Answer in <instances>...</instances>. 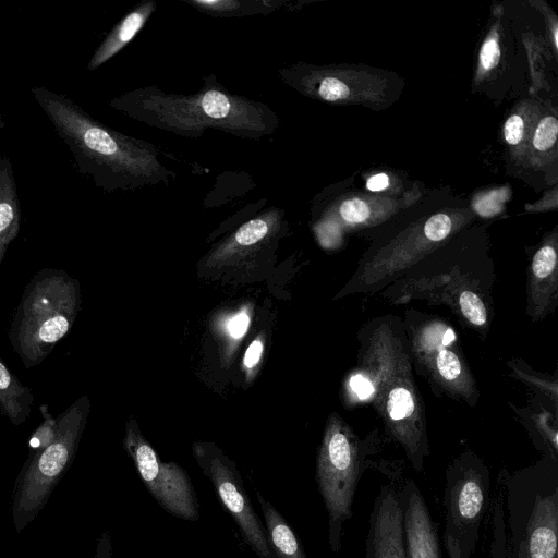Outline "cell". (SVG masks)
Wrapping results in <instances>:
<instances>
[{
	"mask_svg": "<svg viewBox=\"0 0 558 558\" xmlns=\"http://www.w3.org/2000/svg\"><path fill=\"white\" fill-rule=\"evenodd\" d=\"M31 93L73 155L77 172L102 191L168 185L177 177L153 144L110 129L64 94L41 86Z\"/></svg>",
	"mask_w": 558,
	"mask_h": 558,
	"instance_id": "6da1fadb",
	"label": "cell"
},
{
	"mask_svg": "<svg viewBox=\"0 0 558 558\" xmlns=\"http://www.w3.org/2000/svg\"><path fill=\"white\" fill-rule=\"evenodd\" d=\"M357 342L356 367L371 383L369 402L388 436L422 472L429 456L427 418L402 318L386 314L367 320L357 331Z\"/></svg>",
	"mask_w": 558,
	"mask_h": 558,
	"instance_id": "7a4b0ae2",
	"label": "cell"
},
{
	"mask_svg": "<svg viewBox=\"0 0 558 558\" xmlns=\"http://www.w3.org/2000/svg\"><path fill=\"white\" fill-rule=\"evenodd\" d=\"M109 106L148 126L189 138L213 130L256 141L272 134L279 125L267 105L231 94L215 75L206 77L195 94L166 93L147 86L110 99Z\"/></svg>",
	"mask_w": 558,
	"mask_h": 558,
	"instance_id": "3957f363",
	"label": "cell"
},
{
	"mask_svg": "<svg viewBox=\"0 0 558 558\" xmlns=\"http://www.w3.org/2000/svg\"><path fill=\"white\" fill-rule=\"evenodd\" d=\"M495 282L496 270L485 252L441 247L432 251L377 294L392 305L411 301L445 305L461 325L485 339L494 318Z\"/></svg>",
	"mask_w": 558,
	"mask_h": 558,
	"instance_id": "277c9868",
	"label": "cell"
},
{
	"mask_svg": "<svg viewBox=\"0 0 558 558\" xmlns=\"http://www.w3.org/2000/svg\"><path fill=\"white\" fill-rule=\"evenodd\" d=\"M496 488L489 558H558V460L502 471Z\"/></svg>",
	"mask_w": 558,
	"mask_h": 558,
	"instance_id": "5b68a950",
	"label": "cell"
},
{
	"mask_svg": "<svg viewBox=\"0 0 558 558\" xmlns=\"http://www.w3.org/2000/svg\"><path fill=\"white\" fill-rule=\"evenodd\" d=\"M80 308V282L68 272L45 268L33 276L9 331L10 343L26 368L44 362L69 333Z\"/></svg>",
	"mask_w": 558,
	"mask_h": 558,
	"instance_id": "8992f818",
	"label": "cell"
},
{
	"mask_svg": "<svg viewBox=\"0 0 558 558\" xmlns=\"http://www.w3.org/2000/svg\"><path fill=\"white\" fill-rule=\"evenodd\" d=\"M403 328L413 368L437 397H448L475 407L480 391L452 326L442 317L410 307Z\"/></svg>",
	"mask_w": 558,
	"mask_h": 558,
	"instance_id": "52a82bcc",
	"label": "cell"
},
{
	"mask_svg": "<svg viewBox=\"0 0 558 558\" xmlns=\"http://www.w3.org/2000/svg\"><path fill=\"white\" fill-rule=\"evenodd\" d=\"M368 448L337 413L329 415L316 460V483L328 514V543L333 553L341 548L344 523L352 506Z\"/></svg>",
	"mask_w": 558,
	"mask_h": 558,
	"instance_id": "ba28073f",
	"label": "cell"
},
{
	"mask_svg": "<svg viewBox=\"0 0 558 558\" xmlns=\"http://www.w3.org/2000/svg\"><path fill=\"white\" fill-rule=\"evenodd\" d=\"M89 400L83 396L59 414L54 439L28 457L16 478L12 498L15 531L21 533L46 505L50 494L75 457L86 425Z\"/></svg>",
	"mask_w": 558,
	"mask_h": 558,
	"instance_id": "9c48e42d",
	"label": "cell"
},
{
	"mask_svg": "<svg viewBox=\"0 0 558 558\" xmlns=\"http://www.w3.org/2000/svg\"><path fill=\"white\" fill-rule=\"evenodd\" d=\"M445 532L460 553L471 558L489 505V470L473 451L454 458L445 472Z\"/></svg>",
	"mask_w": 558,
	"mask_h": 558,
	"instance_id": "30bf717a",
	"label": "cell"
},
{
	"mask_svg": "<svg viewBox=\"0 0 558 558\" xmlns=\"http://www.w3.org/2000/svg\"><path fill=\"white\" fill-rule=\"evenodd\" d=\"M123 446L150 495L168 513L198 521L199 502L189 474L175 462H163L154 448L129 424Z\"/></svg>",
	"mask_w": 558,
	"mask_h": 558,
	"instance_id": "8fae6325",
	"label": "cell"
},
{
	"mask_svg": "<svg viewBox=\"0 0 558 558\" xmlns=\"http://www.w3.org/2000/svg\"><path fill=\"white\" fill-rule=\"evenodd\" d=\"M194 454L220 501L238 524L245 543L259 558H276L266 529L252 507L235 464L215 448L196 446Z\"/></svg>",
	"mask_w": 558,
	"mask_h": 558,
	"instance_id": "7c38bea8",
	"label": "cell"
},
{
	"mask_svg": "<svg viewBox=\"0 0 558 558\" xmlns=\"http://www.w3.org/2000/svg\"><path fill=\"white\" fill-rule=\"evenodd\" d=\"M365 558H407L399 492L392 484L381 485L375 498Z\"/></svg>",
	"mask_w": 558,
	"mask_h": 558,
	"instance_id": "4fadbf2b",
	"label": "cell"
},
{
	"mask_svg": "<svg viewBox=\"0 0 558 558\" xmlns=\"http://www.w3.org/2000/svg\"><path fill=\"white\" fill-rule=\"evenodd\" d=\"M398 492L407 558H440L437 529L418 486L409 478Z\"/></svg>",
	"mask_w": 558,
	"mask_h": 558,
	"instance_id": "5bb4252c",
	"label": "cell"
},
{
	"mask_svg": "<svg viewBox=\"0 0 558 558\" xmlns=\"http://www.w3.org/2000/svg\"><path fill=\"white\" fill-rule=\"evenodd\" d=\"M558 306V252L555 242H546L533 254L527 270V317L544 320Z\"/></svg>",
	"mask_w": 558,
	"mask_h": 558,
	"instance_id": "9a60e30c",
	"label": "cell"
},
{
	"mask_svg": "<svg viewBox=\"0 0 558 558\" xmlns=\"http://www.w3.org/2000/svg\"><path fill=\"white\" fill-rule=\"evenodd\" d=\"M156 10L155 1H143L125 14L107 34L87 63L95 71L120 52L144 27Z\"/></svg>",
	"mask_w": 558,
	"mask_h": 558,
	"instance_id": "2e32d148",
	"label": "cell"
},
{
	"mask_svg": "<svg viewBox=\"0 0 558 558\" xmlns=\"http://www.w3.org/2000/svg\"><path fill=\"white\" fill-rule=\"evenodd\" d=\"M21 226V206L11 160L0 157V266Z\"/></svg>",
	"mask_w": 558,
	"mask_h": 558,
	"instance_id": "e0dca14e",
	"label": "cell"
},
{
	"mask_svg": "<svg viewBox=\"0 0 558 558\" xmlns=\"http://www.w3.org/2000/svg\"><path fill=\"white\" fill-rule=\"evenodd\" d=\"M266 532L276 558H307L302 544L282 514L256 490Z\"/></svg>",
	"mask_w": 558,
	"mask_h": 558,
	"instance_id": "ac0fdd59",
	"label": "cell"
},
{
	"mask_svg": "<svg viewBox=\"0 0 558 558\" xmlns=\"http://www.w3.org/2000/svg\"><path fill=\"white\" fill-rule=\"evenodd\" d=\"M34 396L28 387L0 359V409L13 425H22L29 417Z\"/></svg>",
	"mask_w": 558,
	"mask_h": 558,
	"instance_id": "d6986e66",
	"label": "cell"
},
{
	"mask_svg": "<svg viewBox=\"0 0 558 558\" xmlns=\"http://www.w3.org/2000/svg\"><path fill=\"white\" fill-rule=\"evenodd\" d=\"M280 220V213L277 209H272L257 218L246 221L235 231L222 248L218 250L216 256L221 257L222 255L235 252L239 247H247L257 244L275 230V227L279 225Z\"/></svg>",
	"mask_w": 558,
	"mask_h": 558,
	"instance_id": "ffe728a7",
	"label": "cell"
},
{
	"mask_svg": "<svg viewBox=\"0 0 558 558\" xmlns=\"http://www.w3.org/2000/svg\"><path fill=\"white\" fill-rule=\"evenodd\" d=\"M196 10L216 16H245L255 13H269L281 8L283 1H239V0H189Z\"/></svg>",
	"mask_w": 558,
	"mask_h": 558,
	"instance_id": "44dd1931",
	"label": "cell"
},
{
	"mask_svg": "<svg viewBox=\"0 0 558 558\" xmlns=\"http://www.w3.org/2000/svg\"><path fill=\"white\" fill-rule=\"evenodd\" d=\"M513 410L518 415L524 416L522 422L530 425L527 428L533 432L534 439L539 441V450L544 456L558 460L557 421L554 414L542 407L538 410H518L517 408Z\"/></svg>",
	"mask_w": 558,
	"mask_h": 558,
	"instance_id": "7402d4cb",
	"label": "cell"
},
{
	"mask_svg": "<svg viewBox=\"0 0 558 558\" xmlns=\"http://www.w3.org/2000/svg\"><path fill=\"white\" fill-rule=\"evenodd\" d=\"M507 365L519 380L525 383L527 386L546 397L557 409L558 393L556 378L550 379L549 376L536 373L524 362L517 359L508 361Z\"/></svg>",
	"mask_w": 558,
	"mask_h": 558,
	"instance_id": "603a6c76",
	"label": "cell"
},
{
	"mask_svg": "<svg viewBox=\"0 0 558 558\" xmlns=\"http://www.w3.org/2000/svg\"><path fill=\"white\" fill-rule=\"evenodd\" d=\"M39 410L43 415V422L33 432L29 438L28 457H32L46 448L54 439L58 432L59 420L50 414L47 404H41Z\"/></svg>",
	"mask_w": 558,
	"mask_h": 558,
	"instance_id": "cb8c5ba5",
	"label": "cell"
},
{
	"mask_svg": "<svg viewBox=\"0 0 558 558\" xmlns=\"http://www.w3.org/2000/svg\"><path fill=\"white\" fill-rule=\"evenodd\" d=\"M558 121L554 117H545L535 130L533 145L537 150L549 149L557 140Z\"/></svg>",
	"mask_w": 558,
	"mask_h": 558,
	"instance_id": "d4e9b609",
	"label": "cell"
},
{
	"mask_svg": "<svg viewBox=\"0 0 558 558\" xmlns=\"http://www.w3.org/2000/svg\"><path fill=\"white\" fill-rule=\"evenodd\" d=\"M452 228V220L446 214H436L424 223L426 236L437 244L444 242L450 235Z\"/></svg>",
	"mask_w": 558,
	"mask_h": 558,
	"instance_id": "484cf974",
	"label": "cell"
},
{
	"mask_svg": "<svg viewBox=\"0 0 558 558\" xmlns=\"http://www.w3.org/2000/svg\"><path fill=\"white\" fill-rule=\"evenodd\" d=\"M316 93L326 101H337L345 98L350 89L341 80L333 76H324L317 82Z\"/></svg>",
	"mask_w": 558,
	"mask_h": 558,
	"instance_id": "4316f807",
	"label": "cell"
},
{
	"mask_svg": "<svg viewBox=\"0 0 558 558\" xmlns=\"http://www.w3.org/2000/svg\"><path fill=\"white\" fill-rule=\"evenodd\" d=\"M339 213L342 219L350 223H361L366 221L369 217L368 206L357 198L343 202L340 206Z\"/></svg>",
	"mask_w": 558,
	"mask_h": 558,
	"instance_id": "83f0119b",
	"label": "cell"
},
{
	"mask_svg": "<svg viewBox=\"0 0 558 558\" xmlns=\"http://www.w3.org/2000/svg\"><path fill=\"white\" fill-rule=\"evenodd\" d=\"M500 58V49L498 43L494 38L487 39L482 46L480 60L483 69L490 70L495 68Z\"/></svg>",
	"mask_w": 558,
	"mask_h": 558,
	"instance_id": "f1b7e54d",
	"label": "cell"
},
{
	"mask_svg": "<svg viewBox=\"0 0 558 558\" xmlns=\"http://www.w3.org/2000/svg\"><path fill=\"white\" fill-rule=\"evenodd\" d=\"M524 123L523 119L518 116H511L505 123L504 133L506 141L511 144H518L523 136Z\"/></svg>",
	"mask_w": 558,
	"mask_h": 558,
	"instance_id": "f546056e",
	"label": "cell"
},
{
	"mask_svg": "<svg viewBox=\"0 0 558 558\" xmlns=\"http://www.w3.org/2000/svg\"><path fill=\"white\" fill-rule=\"evenodd\" d=\"M263 350L264 342L260 338H256L251 342L243 359V364L246 369H253L259 363Z\"/></svg>",
	"mask_w": 558,
	"mask_h": 558,
	"instance_id": "4dcf8cb0",
	"label": "cell"
},
{
	"mask_svg": "<svg viewBox=\"0 0 558 558\" xmlns=\"http://www.w3.org/2000/svg\"><path fill=\"white\" fill-rule=\"evenodd\" d=\"M248 325L250 316L246 312H241L229 320L227 329L233 338L238 339L245 335Z\"/></svg>",
	"mask_w": 558,
	"mask_h": 558,
	"instance_id": "1f68e13d",
	"label": "cell"
},
{
	"mask_svg": "<svg viewBox=\"0 0 558 558\" xmlns=\"http://www.w3.org/2000/svg\"><path fill=\"white\" fill-rule=\"evenodd\" d=\"M95 558H112V546L109 532L105 531L98 538Z\"/></svg>",
	"mask_w": 558,
	"mask_h": 558,
	"instance_id": "d6a6232c",
	"label": "cell"
},
{
	"mask_svg": "<svg viewBox=\"0 0 558 558\" xmlns=\"http://www.w3.org/2000/svg\"><path fill=\"white\" fill-rule=\"evenodd\" d=\"M388 183H389V179H388L387 174L378 173V174L371 177L367 180L366 186L369 191L377 192V191H381V190L386 189L388 186Z\"/></svg>",
	"mask_w": 558,
	"mask_h": 558,
	"instance_id": "836d02e7",
	"label": "cell"
},
{
	"mask_svg": "<svg viewBox=\"0 0 558 558\" xmlns=\"http://www.w3.org/2000/svg\"><path fill=\"white\" fill-rule=\"evenodd\" d=\"M444 541L449 558H460L457 544L448 536H444Z\"/></svg>",
	"mask_w": 558,
	"mask_h": 558,
	"instance_id": "e575fe53",
	"label": "cell"
},
{
	"mask_svg": "<svg viewBox=\"0 0 558 558\" xmlns=\"http://www.w3.org/2000/svg\"><path fill=\"white\" fill-rule=\"evenodd\" d=\"M3 128V120H2V113H1V110H0V132Z\"/></svg>",
	"mask_w": 558,
	"mask_h": 558,
	"instance_id": "d590c367",
	"label": "cell"
}]
</instances>
